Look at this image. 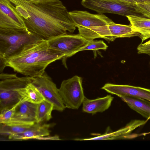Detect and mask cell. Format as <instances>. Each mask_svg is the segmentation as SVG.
I'll return each instance as SVG.
<instances>
[{
  "mask_svg": "<svg viewBox=\"0 0 150 150\" xmlns=\"http://www.w3.org/2000/svg\"><path fill=\"white\" fill-rule=\"evenodd\" d=\"M23 18L26 28L47 40L73 33L76 27L66 7L59 0L37 3L9 0Z\"/></svg>",
  "mask_w": 150,
  "mask_h": 150,
  "instance_id": "cell-1",
  "label": "cell"
},
{
  "mask_svg": "<svg viewBox=\"0 0 150 150\" xmlns=\"http://www.w3.org/2000/svg\"><path fill=\"white\" fill-rule=\"evenodd\" d=\"M64 54L49 46L47 40H42L25 48L17 55L8 59L6 67L25 76L35 78L45 72L50 64L62 59Z\"/></svg>",
  "mask_w": 150,
  "mask_h": 150,
  "instance_id": "cell-2",
  "label": "cell"
},
{
  "mask_svg": "<svg viewBox=\"0 0 150 150\" xmlns=\"http://www.w3.org/2000/svg\"><path fill=\"white\" fill-rule=\"evenodd\" d=\"M38 35L27 28H0V70L3 71L7 61L29 46L41 40Z\"/></svg>",
  "mask_w": 150,
  "mask_h": 150,
  "instance_id": "cell-3",
  "label": "cell"
},
{
  "mask_svg": "<svg viewBox=\"0 0 150 150\" xmlns=\"http://www.w3.org/2000/svg\"><path fill=\"white\" fill-rule=\"evenodd\" d=\"M33 78L25 76L18 77L16 74L0 79V111L12 108L23 100L25 88L32 83Z\"/></svg>",
  "mask_w": 150,
  "mask_h": 150,
  "instance_id": "cell-4",
  "label": "cell"
},
{
  "mask_svg": "<svg viewBox=\"0 0 150 150\" xmlns=\"http://www.w3.org/2000/svg\"><path fill=\"white\" fill-rule=\"evenodd\" d=\"M79 34L88 40L102 38L110 41L120 38L139 36V33L131 25L115 23L78 30Z\"/></svg>",
  "mask_w": 150,
  "mask_h": 150,
  "instance_id": "cell-5",
  "label": "cell"
},
{
  "mask_svg": "<svg viewBox=\"0 0 150 150\" xmlns=\"http://www.w3.org/2000/svg\"><path fill=\"white\" fill-rule=\"evenodd\" d=\"M81 5L85 8L100 14L110 13L127 17L140 16L135 3L117 0H82Z\"/></svg>",
  "mask_w": 150,
  "mask_h": 150,
  "instance_id": "cell-6",
  "label": "cell"
},
{
  "mask_svg": "<svg viewBox=\"0 0 150 150\" xmlns=\"http://www.w3.org/2000/svg\"><path fill=\"white\" fill-rule=\"evenodd\" d=\"M81 77L75 75L63 80L59 88V92L66 108L78 109L85 97Z\"/></svg>",
  "mask_w": 150,
  "mask_h": 150,
  "instance_id": "cell-7",
  "label": "cell"
},
{
  "mask_svg": "<svg viewBox=\"0 0 150 150\" xmlns=\"http://www.w3.org/2000/svg\"><path fill=\"white\" fill-rule=\"evenodd\" d=\"M32 83L39 91L45 100L53 104L54 110L62 112L65 110L66 107L60 95L59 89L45 72L40 76L33 78Z\"/></svg>",
  "mask_w": 150,
  "mask_h": 150,
  "instance_id": "cell-8",
  "label": "cell"
},
{
  "mask_svg": "<svg viewBox=\"0 0 150 150\" xmlns=\"http://www.w3.org/2000/svg\"><path fill=\"white\" fill-rule=\"evenodd\" d=\"M50 47L64 54L65 59L76 53V51L89 41L81 35L67 33L47 40Z\"/></svg>",
  "mask_w": 150,
  "mask_h": 150,
  "instance_id": "cell-9",
  "label": "cell"
},
{
  "mask_svg": "<svg viewBox=\"0 0 150 150\" xmlns=\"http://www.w3.org/2000/svg\"><path fill=\"white\" fill-rule=\"evenodd\" d=\"M0 28H26L23 18L9 0H0Z\"/></svg>",
  "mask_w": 150,
  "mask_h": 150,
  "instance_id": "cell-10",
  "label": "cell"
},
{
  "mask_svg": "<svg viewBox=\"0 0 150 150\" xmlns=\"http://www.w3.org/2000/svg\"><path fill=\"white\" fill-rule=\"evenodd\" d=\"M69 12L78 30L107 25L114 22L106 16L101 14H93L86 11L78 10Z\"/></svg>",
  "mask_w": 150,
  "mask_h": 150,
  "instance_id": "cell-11",
  "label": "cell"
},
{
  "mask_svg": "<svg viewBox=\"0 0 150 150\" xmlns=\"http://www.w3.org/2000/svg\"><path fill=\"white\" fill-rule=\"evenodd\" d=\"M101 89L119 97L127 96L142 98L150 101V89L129 85L106 83Z\"/></svg>",
  "mask_w": 150,
  "mask_h": 150,
  "instance_id": "cell-12",
  "label": "cell"
},
{
  "mask_svg": "<svg viewBox=\"0 0 150 150\" xmlns=\"http://www.w3.org/2000/svg\"><path fill=\"white\" fill-rule=\"evenodd\" d=\"M38 104L22 100L16 107L11 120L8 123L32 125L36 122Z\"/></svg>",
  "mask_w": 150,
  "mask_h": 150,
  "instance_id": "cell-13",
  "label": "cell"
},
{
  "mask_svg": "<svg viewBox=\"0 0 150 150\" xmlns=\"http://www.w3.org/2000/svg\"><path fill=\"white\" fill-rule=\"evenodd\" d=\"M143 124L142 120H133L125 127L116 131L112 132L110 127H108L105 133L101 135L93 137L84 139H76L77 140H112L116 139L126 138L128 134L136 128Z\"/></svg>",
  "mask_w": 150,
  "mask_h": 150,
  "instance_id": "cell-14",
  "label": "cell"
},
{
  "mask_svg": "<svg viewBox=\"0 0 150 150\" xmlns=\"http://www.w3.org/2000/svg\"><path fill=\"white\" fill-rule=\"evenodd\" d=\"M51 127L50 124L36 122L24 132L10 135L8 138L11 140H25L48 136L51 132L50 128Z\"/></svg>",
  "mask_w": 150,
  "mask_h": 150,
  "instance_id": "cell-15",
  "label": "cell"
},
{
  "mask_svg": "<svg viewBox=\"0 0 150 150\" xmlns=\"http://www.w3.org/2000/svg\"><path fill=\"white\" fill-rule=\"evenodd\" d=\"M113 98L110 95L93 100L85 97L82 103V110L93 115L103 112L110 107Z\"/></svg>",
  "mask_w": 150,
  "mask_h": 150,
  "instance_id": "cell-16",
  "label": "cell"
},
{
  "mask_svg": "<svg viewBox=\"0 0 150 150\" xmlns=\"http://www.w3.org/2000/svg\"><path fill=\"white\" fill-rule=\"evenodd\" d=\"M132 110L149 120L150 115V101L143 99L127 96H119Z\"/></svg>",
  "mask_w": 150,
  "mask_h": 150,
  "instance_id": "cell-17",
  "label": "cell"
},
{
  "mask_svg": "<svg viewBox=\"0 0 150 150\" xmlns=\"http://www.w3.org/2000/svg\"><path fill=\"white\" fill-rule=\"evenodd\" d=\"M127 17L130 25L139 33L142 43L150 38V19L135 16H129Z\"/></svg>",
  "mask_w": 150,
  "mask_h": 150,
  "instance_id": "cell-18",
  "label": "cell"
},
{
  "mask_svg": "<svg viewBox=\"0 0 150 150\" xmlns=\"http://www.w3.org/2000/svg\"><path fill=\"white\" fill-rule=\"evenodd\" d=\"M52 104L45 100L38 104L36 122L41 123L43 121H48L50 120L52 117V113L54 110Z\"/></svg>",
  "mask_w": 150,
  "mask_h": 150,
  "instance_id": "cell-19",
  "label": "cell"
},
{
  "mask_svg": "<svg viewBox=\"0 0 150 150\" xmlns=\"http://www.w3.org/2000/svg\"><path fill=\"white\" fill-rule=\"evenodd\" d=\"M32 125L16 124H0V134L1 135L8 136L22 133Z\"/></svg>",
  "mask_w": 150,
  "mask_h": 150,
  "instance_id": "cell-20",
  "label": "cell"
},
{
  "mask_svg": "<svg viewBox=\"0 0 150 150\" xmlns=\"http://www.w3.org/2000/svg\"><path fill=\"white\" fill-rule=\"evenodd\" d=\"M44 100H45L44 97L32 83L26 87L25 96L23 100L38 104Z\"/></svg>",
  "mask_w": 150,
  "mask_h": 150,
  "instance_id": "cell-21",
  "label": "cell"
},
{
  "mask_svg": "<svg viewBox=\"0 0 150 150\" xmlns=\"http://www.w3.org/2000/svg\"><path fill=\"white\" fill-rule=\"evenodd\" d=\"M108 47L107 45L103 40H89L86 44L80 48L76 51V53L80 51L87 50H105Z\"/></svg>",
  "mask_w": 150,
  "mask_h": 150,
  "instance_id": "cell-22",
  "label": "cell"
},
{
  "mask_svg": "<svg viewBox=\"0 0 150 150\" xmlns=\"http://www.w3.org/2000/svg\"><path fill=\"white\" fill-rule=\"evenodd\" d=\"M17 105L12 108L0 111V124H6L11 120L14 114L15 107Z\"/></svg>",
  "mask_w": 150,
  "mask_h": 150,
  "instance_id": "cell-23",
  "label": "cell"
},
{
  "mask_svg": "<svg viewBox=\"0 0 150 150\" xmlns=\"http://www.w3.org/2000/svg\"><path fill=\"white\" fill-rule=\"evenodd\" d=\"M135 5L139 13L150 19V3H135Z\"/></svg>",
  "mask_w": 150,
  "mask_h": 150,
  "instance_id": "cell-24",
  "label": "cell"
},
{
  "mask_svg": "<svg viewBox=\"0 0 150 150\" xmlns=\"http://www.w3.org/2000/svg\"><path fill=\"white\" fill-rule=\"evenodd\" d=\"M137 49L139 54H150V45H145L141 43L138 45Z\"/></svg>",
  "mask_w": 150,
  "mask_h": 150,
  "instance_id": "cell-25",
  "label": "cell"
},
{
  "mask_svg": "<svg viewBox=\"0 0 150 150\" xmlns=\"http://www.w3.org/2000/svg\"><path fill=\"white\" fill-rule=\"evenodd\" d=\"M27 2L33 3H43L47 2L52 1L56 0H23Z\"/></svg>",
  "mask_w": 150,
  "mask_h": 150,
  "instance_id": "cell-26",
  "label": "cell"
},
{
  "mask_svg": "<svg viewBox=\"0 0 150 150\" xmlns=\"http://www.w3.org/2000/svg\"><path fill=\"white\" fill-rule=\"evenodd\" d=\"M34 139H52V140H61L59 137L57 136H52V137H36Z\"/></svg>",
  "mask_w": 150,
  "mask_h": 150,
  "instance_id": "cell-27",
  "label": "cell"
},
{
  "mask_svg": "<svg viewBox=\"0 0 150 150\" xmlns=\"http://www.w3.org/2000/svg\"><path fill=\"white\" fill-rule=\"evenodd\" d=\"M136 3H150V0H133Z\"/></svg>",
  "mask_w": 150,
  "mask_h": 150,
  "instance_id": "cell-28",
  "label": "cell"
},
{
  "mask_svg": "<svg viewBox=\"0 0 150 150\" xmlns=\"http://www.w3.org/2000/svg\"><path fill=\"white\" fill-rule=\"evenodd\" d=\"M118 1L129 2L131 3H135V2L133 0H117Z\"/></svg>",
  "mask_w": 150,
  "mask_h": 150,
  "instance_id": "cell-29",
  "label": "cell"
},
{
  "mask_svg": "<svg viewBox=\"0 0 150 150\" xmlns=\"http://www.w3.org/2000/svg\"><path fill=\"white\" fill-rule=\"evenodd\" d=\"M144 44L145 45H150V40L144 43Z\"/></svg>",
  "mask_w": 150,
  "mask_h": 150,
  "instance_id": "cell-30",
  "label": "cell"
},
{
  "mask_svg": "<svg viewBox=\"0 0 150 150\" xmlns=\"http://www.w3.org/2000/svg\"><path fill=\"white\" fill-rule=\"evenodd\" d=\"M150 134V132H148V133H144L142 134H143L142 135H145L146 134Z\"/></svg>",
  "mask_w": 150,
  "mask_h": 150,
  "instance_id": "cell-31",
  "label": "cell"
},
{
  "mask_svg": "<svg viewBox=\"0 0 150 150\" xmlns=\"http://www.w3.org/2000/svg\"><path fill=\"white\" fill-rule=\"evenodd\" d=\"M150 57V54H148ZM149 67H150V61H149Z\"/></svg>",
  "mask_w": 150,
  "mask_h": 150,
  "instance_id": "cell-32",
  "label": "cell"
}]
</instances>
